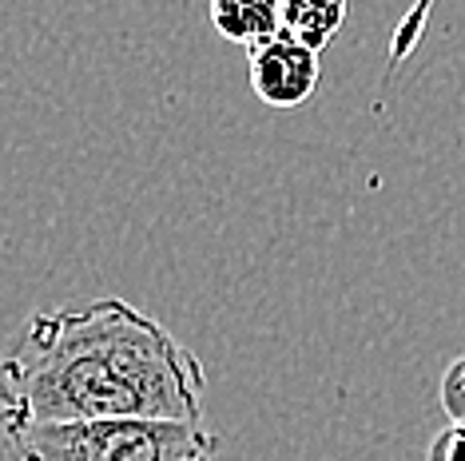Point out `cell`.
Returning a JSON list of instances; mask_svg holds the SVG:
<instances>
[{
    "label": "cell",
    "instance_id": "6da1fadb",
    "mask_svg": "<svg viewBox=\"0 0 465 461\" xmlns=\"http://www.w3.org/2000/svg\"><path fill=\"white\" fill-rule=\"evenodd\" d=\"M203 397L199 354L120 295L36 310L0 354V426L203 422Z\"/></svg>",
    "mask_w": 465,
    "mask_h": 461
},
{
    "label": "cell",
    "instance_id": "7a4b0ae2",
    "mask_svg": "<svg viewBox=\"0 0 465 461\" xmlns=\"http://www.w3.org/2000/svg\"><path fill=\"white\" fill-rule=\"evenodd\" d=\"M219 437L203 422L104 417V422L5 426L8 461H215Z\"/></svg>",
    "mask_w": 465,
    "mask_h": 461
},
{
    "label": "cell",
    "instance_id": "3957f363",
    "mask_svg": "<svg viewBox=\"0 0 465 461\" xmlns=\"http://www.w3.org/2000/svg\"><path fill=\"white\" fill-rule=\"evenodd\" d=\"M247 76H251L255 96L267 108L287 112V108H302L314 96L322 68H319V52L299 44L287 33H279L247 52Z\"/></svg>",
    "mask_w": 465,
    "mask_h": 461
},
{
    "label": "cell",
    "instance_id": "277c9868",
    "mask_svg": "<svg viewBox=\"0 0 465 461\" xmlns=\"http://www.w3.org/2000/svg\"><path fill=\"white\" fill-rule=\"evenodd\" d=\"M282 5L287 0H207V13L219 36L251 52L282 33Z\"/></svg>",
    "mask_w": 465,
    "mask_h": 461
},
{
    "label": "cell",
    "instance_id": "5b68a950",
    "mask_svg": "<svg viewBox=\"0 0 465 461\" xmlns=\"http://www.w3.org/2000/svg\"><path fill=\"white\" fill-rule=\"evenodd\" d=\"M346 8H351V0H287L282 5V33L322 52L346 25Z\"/></svg>",
    "mask_w": 465,
    "mask_h": 461
},
{
    "label": "cell",
    "instance_id": "8992f818",
    "mask_svg": "<svg viewBox=\"0 0 465 461\" xmlns=\"http://www.w3.org/2000/svg\"><path fill=\"white\" fill-rule=\"evenodd\" d=\"M430 13H433V0H414V8H410V13L398 20L394 40H390V60H386V72H394V68L401 64V60H406L410 52L418 48V40L426 36Z\"/></svg>",
    "mask_w": 465,
    "mask_h": 461
},
{
    "label": "cell",
    "instance_id": "52a82bcc",
    "mask_svg": "<svg viewBox=\"0 0 465 461\" xmlns=\"http://www.w3.org/2000/svg\"><path fill=\"white\" fill-rule=\"evenodd\" d=\"M438 402L453 426H465V354H458V358L446 366L441 386H438Z\"/></svg>",
    "mask_w": 465,
    "mask_h": 461
},
{
    "label": "cell",
    "instance_id": "ba28073f",
    "mask_svg": "<svg viewBox=\"0 0 465 461\" xmlns=\"http://www.w3.org/2000/svg\"><path fill=\"white\" fill-rule=\"evenodd\" d=\"M426 461H465V426H446L441 434L430 437Z\"/></svg>",
    "mask_w": 465,
    "mask_h": 461
}]
</instances>
